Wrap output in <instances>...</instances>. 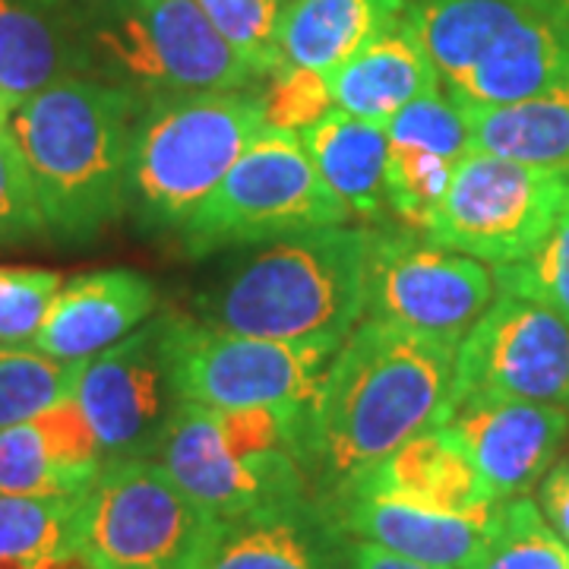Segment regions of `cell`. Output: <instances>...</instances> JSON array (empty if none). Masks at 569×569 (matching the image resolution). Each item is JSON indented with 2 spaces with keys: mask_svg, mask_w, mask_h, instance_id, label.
Wrapping results in <instances>:
<instances>
[{
  "mask_svg": "<svg viewBox=\"0 0 569 569\" xmlns=\"http://www.w3.org/2000/svg\"><path fill=\"white\" fill-rule=\"evenodd\" d=\"M77 497H0V569H82Z\"/></svg>",
  "mask_w": 569,
  "mask_h": 569,
  "instance_id": "cell-26",
  "label": "cell"
},
{
  "mask_svg": "<svg viewBox=\"0 0 569 569\" xmlns=\"http://www.w3.org/2000/svg\"><path fill=\"white\" fill-rule=\"evenodd\" d=\"M399 20L406 0H288L276 44L282 67L332 73Z\"/></svg>",
  "mask_w": 569,
  "mask_h": 569,
  "instance_id": "cell-23",
  "label": "cell"
},
{
  "mask_svg": "<svg viewBox=\"0 0 569 569\" xmlns=\"http://www.w3.org/2000/svg\"><path fill=\"white\" fill-rule=\"evenodd\" d=\"M260 102H263L266 127L288 133H305L307 127L323 121L336 108L323 73L288 67V63L269 77V89L260 92Z\"/></svg>",
  "mask_w": 569,
  "mask_h": 569,
  "instance_id": "cell-34",
  "label": "cell"
},
{
  "mask_svg": "<svg viewBox=\"0 0 569 569\" xmlns=\"http://www.w3.org/2000/svg\"><path fill=\"white\" fill-rule=\"evenodd\" d=\"M459 108L466 114L471 149L569 174V80L526 102Z\"/></svg>",
  "mask_w": 569,
  "mask_h": 569,
  "instance_id": "cell-25",
  "label": "cell"
},
{
  "mask_svg": "<svg viewBox=\"0 0 569 569\" xmlns=\"http://www.w3.org/2000/svg\"><path fill=\"white\" fill-rule=\"evenodd\" d=\"M80 370L82 361H61L36 346H0V430L70 399Z\"/></svg>",
  "mask_w": 569,
  "mask_h": 569,
  "instance_id": "cell-27",
  "label": "cell"
},
{
  "mask_svg": "<svg viewBox=\"0 0 569 569\" xmlns=\"http://www.w3.org/2000/svg\"><path fill=\"white\" fill-rule=\"evenodd\" d=\"M298 411L181 402L156 459L216 519H234L307 490Z\"/></svg>",
  "mask_w": 569,
  "mask_h": 569,
  "instance_id": "cell-7",
  "label": "cell"
},
{
  "mask_svg": "<svg viewBox=\"0 0 569 569\" xmlns=\"http://www.w3.org/2000/svg\"><path fill=\"white\" fill-rule=\"evenodd\" d=\"M449 99L500 108L569 80V20L545 0H406Z\"/></svg>",
  "mask_w": 569,
  "mask_h": 569,
  "instance_id": "cell-4",
  "label": "cell"
},
{
  "mask_svg": "<svg viewBox=\"0 0 569 569\" xmlns=\"http://www.w3.org/2000/svg\"><path fill=\"white\" fill-rule=\"evenodd\" d=\"M48 234L39 197L10 130H0V244H22Z\"/></svg>",
  "mask_w": 569,
  "mask_h": 569,
  "instance_id": "cell-35",
  "label": "cell"
},
{
  "mask_svg": "<svg viewBox=\"0 0 569 569\" xmlns=\"http://www.w3.org/2000/svg\"><path fill=\"white\" fill-rule=\"evenodd\" d=\"M298 137L320 178L351 212L377 219L387 209L389 137L383 123L332 108L323 121L307 127Z\"/></svg>",
  "mask_w": 569,
  "mask_h": 569,
  "instance_id": "cell-24",
  "label": "cell"
},
{
  "mask_svg": "<svg viewBox=\"0 0 569 569\" xmlns=\"http://www.w3.org/2000/svg\"><path fill=\"white\" fill-rule=\"evenodd\" d=\"M257 89L142 99L133 127L127 206L146 228H178L263 133Z\"/></svg>",
  "mask_w": 569,
  "mask_h": 569,
  "instance_id": "cell-5",
  "label": "cell"
},
{
  "mask_svg": "<svg viewBox=\"0 0 569 569\" xmlns=\"http://www.w3.org/2000/svg\"><path fill=\"white\" fill-rule=\"evenodd\" d=\"M348 538L313 493L222 519L203 569H346Z\"/></svg>",
  "mask_w": 569,
  "mask_h": 569,
  "instance_id": "cell-16",
  "label": "cell"
},
{
  "mask_svg": "<svg viewBox=\"0 0 569 569\" xmlns=\"http://www.w3.org/2000/svg\"><path fill=\"white\" fill-rule=\"evenodd\" d=\"M493 284L497 291L548 307L569 323V200L560 209L548 238L529 257L493 266Z\"/></svg>",
  "mask_w": 569,
  "mask_h": 569,
  "instance_id": "cell-29",
  "label": "cell"
},
{
  "mask_svg": "<svg viewBox=\"0 0 569 569\" xmlns=\"http://www.w3.org/2000/svg\"><path fill=\"white\" fill-rule=\"evenodd\" d=\"M142 99L99 77H70L22 99L10 137L39 197L48 234L89 244L127 209V171Z\"/></svg>",
  "mask_w": 569,
  "mask_h": 569,
  "instance_id": "cell-2",
  "label": "cell"
},
{
  "mask_svg": "<svg viewBox=\"0 0 569 569\" xmlns=\"http://www.w3.org/2000/svg\"><path fill=\"white\" fill-rule=\"evenodd\" d=\"M61 288V272L0 266V346H32Z\"/></svg>",
  "mask_w": 569,
  "mask_h": 569,
  "instance_id": "cell-33",
  "label": "cell"
},
{
  "mask_svg": "<svg viewBox=\"0 0 569 569\" xmlns=\"http://www.w3.org/2000/svg\"><path fill=\"white\" fill-rule=\"evenodd\" d=\"M443 425L481 471L493 500L526 497L550 468L569 433V408L500 396H468L449 406Z\"/></svg>",
  "mask_w": 569,
  "mask_h": 569,
  "instance_id": "cell-15",
  "label": "cell"
},
{
  "mask_svg": "<svg viewBox=\"0 0 569 569\" xmlns=\"http://www.w3.org/2000/svg\"><path fill=\"white\" fill-rule=\"evenodd\" d=\"M538 509L548 519L550 529L557 531V538L569 548V462H560L545 475Z\"/></svg>",
  "mask_w": 569,
  "mask_h": 569,
  "instance_id": "cell-36",
  "label": "cell"
},
{
  "mask_svg": "<svg viewBox=\"0 0 569 569\" xmlns=\"http://www.w3.org/2000/svg\"><path fill=\"white\" fill-rule=\"evenodd\" d=\"M219 522L159 459H118L82 493V569H203Z\"/></svg>",
  "mask_w": 569,
  "mask_h": 569,
  "instance_id": "cell-8",
  "label": "cell"
},
{
  "mask_svg": "<svg viewBox=\"0 0 569 569\" xmlns=\"http://www.w3.org/2000/svg\"><path fill=\"white\" fill-rule=\"evenodd\" d=\"M468 396L569 406L567 320L500 291L456 348L449 406Z\"/></svg>",
  "mask_w": 569,
  "mask_h": 569,
  "instance_id": "cell-14",
  "label": "cell"
},
{
  "mask_svg": "<svg viewBox=\"0 0 569 569\" xmlns=\"http://www.w3.org/2000/svg\"><path fill=\"white\" fill-rule=\"evenodd\" d=\"M156 307V284L133 269L86 272L63 282L32 346L61 361H89L137 332Z\"/></svg>",
  "mask_w": 569,
  "mask_h": 569,
  "instance_id": "cell-19",
  "label": "cell"
},
{
  "mask_svg": "<svg viewBox=\"0 0 569 569\" xmlns=\"http://www.w3.org/2000/svg\"><path fill=\"white\" fill-rule=\"evenodd\" d=\"M383 127H387L389 142L421 146L427 152H437V156L452 159V162H462L471 152V133H468L466 114L440 89L406 104Z\"/></svg>",
  "mask_w": 569,
  "mask_h": 569,
  "instance_id": "cell-32",
  "label": "cell"
},
{
  "mask_svg": "<svg viewBox=\"0 0 569 569\" xmlns=\"http://www.w3.org/2000/svg\"><path fill=\"white\" fill-rule=\"evenodd\" d=\"M569 200V174L471 149L430 216L433 244L471 260L507 266L529 257Z\"/></svg>",
  "mask_w": 569,
  "mask_h": 569,
  "instance_id": "cell-10",
  "label": "cell"
},
{
  "mask_svg": "<svg viewBox=\"0 0 569 569\" xmlns=\"http://www.w3.org/2000/svg\"><path fill=\"white\" fill-rule=\"evenodd\" d=\"M468 569H569V548L529 497L507 500L497 529Z\"/></svg>",
  "mask_w": 569,
  "mask_h": 569,
  "instance_id": "cell-28",
  "label": "cell"
},
{
  "mask_svg": "<svg viewBox=\"0 0 569 569\" xmlns=\"http://www.w3.org/2000/svg\"><path fill=\"white\" fill-rule=\"evenodd\" d=\"M104 466L102 443L73 396L0 430V497H77Z\"/></svg>",
  "mask_w": 569,
  "mask_h": 569,
  "instance_id": "cell-17",
  "label": "cell"
},
{
  "mask_svg": "<svg viewBox=\"0 0 569 569\" xmlns=\"http://www.w3.org/2000/svg\"><path fill=\"white\" fill-rule=\"evenodd\" d=\"M351 538L433 569H468L497 529L500 509L447 516L383 497H342L326 503Z\"/></svg>",
  "mask_w": 569,
  "mask_h": 569,
  "instance_id": "cell-20",
  "label": "cell"
},
{
  "mask_svg": "<svg viewBox=\"0 0 569 569\" xmlns=\"http://www.w3.org/2000/svg\"><path fill=\"white\" fill-rule=\"evenodd\" d=\"M456 348L367 317L301 411L298 459L313 493L332 503L373 462L427 427L443 425Z\"/></svg>",
  "mask_w": 569,
  "mask_h": 569,
  "instance_id": "cell-1",
  "label": "cell"
},
{
  "mask_svg": "<svg viewBox=\"0 0 569 569\" xmlns=\"http://www.w3.org/2000/svg\"><path fill=\"white\" fill-rule=\"evenodd\" d=\"M332 342H279L234 336L183 317L174 377L183 402L216 408L305 411L326 373Z\"/></svg>",
  "mask_w": 569,
  "mask_h": 569,
  "instance_id": "cell-13",
  "label": "cell"
},
{
  "mask_svg": "<svg viewBox=\"0 0 569 569\" xmlns=\"http://www.w3.org/2000/svg\"><path fill=\"white\" fill-rule=\"evenodd\" d=\"M183 317L159 313L96 358L82 361L73 399L92 425L108 462L156 459L181 408L174 355Z\"/></svg>",
  "mask_w": 569,
  "mask_h": 569,
  "instance_id": "cell-11",
  "label": "cell"
},
{
  "mask_svg": "<svg viewBox=\"0 0 569 569\" xmlns=\"http://www.w3.org/2000/svg\"><path fill=\"white\" fill-rule=\"evenodd\" d=\"M323 77L336 108L373 123H387L406 104L440 89V73L408 20L396 22L365 51Z\"/></svg>",
  "mask_w": 569,
  "mask_h": 569,
  "instance_id": "cell-22",
  "label": "cell"
},
{
  "mask_svg": "<svg viewBox=\"0 0 569 569\" xmlns=\"http://www.w3.org/2000/svg\"><path fill=\"white\" fill-rule=\"evenodd\" d=\"M209 22L263 80L282 67L276 32L288 0H197Z\"/></svg>",
  "mask_w": 569,
  "mask_h": 569,
  "instance_id": "cell-31",
  "label": "cell"
},
{
  "mask_svg": "<svg viewBox=\"0 0 569 569\" xmlns=\"http://www.w3.org/2000/svg\"><path fill=\"white\" fill-rule=\"evenodd\" d=\"M89 77L82 0H0V89L17 102Z\"/></svg>",
  "mask_w": 569,
  "mask_h": 569,
  "instance_id": "cell-21",
  "label": "cell"
},
{
  "mask_svg": "<svg viewBox=\"0 0 569 569\" xmlns=\"http://www.w3.org/2000/svg\"><path fill=\"white\" fill-rule=\"evenodd\" d=\"M13 108H17V99L13 96H7L3 89H0V130L10 123V114H13Z\"/></svg>",
  "mask_w": 569,
  "mask_h": 569,
  "instance_id": "cell-38",
  "label": "cell"
},
{
  "mask_svg": "<svg viewBox=\"0 0 569 569\" xmlns=\"http://www.w3.org/2000/svg\"><path fill=\"white\" fill-rule=\"evenodd\" d=\"M89 77L140 99L253 89V67L197 0H82Z\"/></svg>",
  "mask_w": 569,
  "mask_h": 569,
  "instance_id": "cell-6",
  "label": "cell"
},
{
  "mask_svg": "<svg viewBox=\"0 0 569 569\" xmlns=\"http://www.w3.org/2000/svg\"><path fill=\"white\" fill-rule=\"evenodd\" d=\"M493 291V272L481 260L433 244L421 231H373L370 238L365 313L373 320L459 348Z\"/></svg>",
  "mask_w": 569,
  "mask_h": 569,
  "instance_id": "cell-12",
  "label": "cell"
},
{
  "mask_svg": "<svg viewBox=\"0 0 569 569\" xmlns=\"http://www.w3.org/2000/svg\"><path fill=\"white\" fill-rule=\"evenodd\" d=\"M348 219L351 209L320 178L301 137L263 127L224 181L183 222L181 238L190 257H206Z\"/></svg>",
  "mask_w": 569,
  "mask_h": 569,
  "instance_id": "cell-9",
  "label": "cell"
},
{
  "mask_svg": "<svg viewBox=\"0 0 569 569\" xmlns=\"http://www.w3.org/2000/svg\"><path fill=\"white\" fill-rule=\"evenodd\" d=\"M346 569H433V567L406 560V557L389 553V550L377 548V545H370V541H361V538H348Z\"/></svg>",
  "mask_w": 569,
  "mask_h": 569,
  "instance_id": "cell-37",
  "label": "cell"
},
{
  "mask_svg": "<svg viewBox=\"0 0 569 569\" xmlns=\"http://www.w3.org/2000/svg\"><path fill=\"white\" fill-rule=\"evenodd\" d=\"M459 162L427 152L421 146L389 142L387 206L411 228L425 234L430 216L443 200Z\"/></svg>",
  "mask_w": 569,
  "mask_h": 569,
  "instance_id": "cell-30",
  "label": "cell"
},
{
  "mask_svg": "<svg viewBox=\"0 0 569 569\" xmlns=\"http://www.w3.org/2000/svg\"><path fill=\"white\" fill-rule=\"evenodd\" d=\"M367 228L329 224L247 244L197 298L200 323L279 342L342 346L367 307Z\"/></svg>",
  "mask_w": 569,
  "mask_h": 569,
  "instance_id": "cell-3",
  "label": "cell"
},
{
  "mask_svg": "<svg viewBox=\"0 0 569 569\" xmlns=\"http://www.w3.org/2000/svg\"><path fill=\"white\" fill-rule=\"evenodd\" d=\"M545 3H550V7H553L557 13H563V17L569 20V0H545Z\"/></svg>",
  "mask_w": 569,
  "mask_h": 569,
  "instance_id": "cell-39",
  "label": "cell"
},
{
  "mask_svg": "<svg viewBox=\"0 0 569 569\" xmlns=\"http://www.w3.org/2000/svg\"><path fill=\"white\" fill-rule=\"evenodd\" d=\"M342 497H383L447 516H471L500 507L447 425L415 433L402 447L361 471L336 500Z\"/></svg>",
  "mask_w": 569,
  "mask_h": 569,
  "instance_id": "cell-18",
  "label": "cell"
}]
</instances>
